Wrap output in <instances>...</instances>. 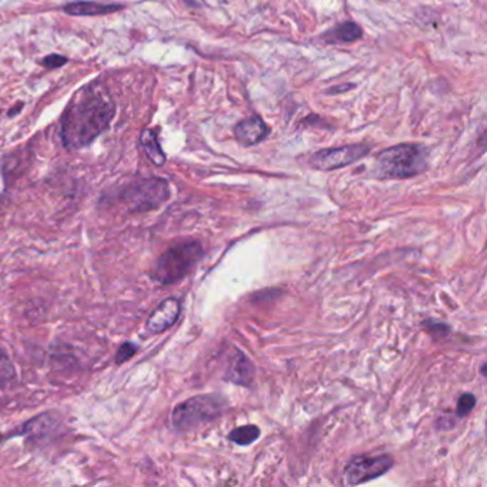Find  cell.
Segmentation results:
<instances>
[{
    "label": "cell",
    "mask_w": 487,
    "mask_h": 487,
    "mask_svg": "<svg viewBox=\"0 0 487 487\" xmlns=\"http://www.w3.org/2000/svg\"><path fill=\"white\" fill-rule=\"evenodd\" d=\"M114 105L107 93L89 85L77 92L60 122L62 141L68 149L89 146L110 124Z\"/></svg>",
    "instance_id": "obj_1"
},
{
    "label": "cell",
    "mask_w": 487,
    "mask_h": 487,
    "mask_svg": "<svg viewBox=\"0 0 487 487\" xmlns=\"http://www.w3.org/2000/svg\"><path fill=\"white\" fill-rule=\"evenodd\" d=\"M427 168V151L414 143H402L378 154L375 173L382 179L413 178Z\"/></svg>",
    "instance_id": "obj_2"
},
{
    "label": "cell",
    "mask_w": 487,
    "mask_h": 487,
    "mask_svg": "<svg viewBox=\"0 0 487 487\" xmlns=\"http://www.w3.org/2000/svg\"><path fill=\"white\" fill-rule=\"evenodd\" d=\"M203 256L199 242H186L161 255L153 269L151 277L161 284H172L183 279Z\"/></svg>",
    "instance_id": "obj_3"
},
{
    "label": "cell",
    "mask_w": 487,
    "mask_h": 487,
    "mask_svg": "<svg viewBox=\"0 0 487 487\" xmlns=\"http://www.w3.org/2000/svg\"><path fill=\"white\" fill-rule=\"evenodd\" d=\"M225 409V400L216 395L195 396L178 405L172 413V423L181 432L216 420Z\"/></svg>",
    "instance_id": "obj_4"
},
{
    "label": "cell",
    "mask_w": 487,
    "mask_h": 487,
    "mask_svg": "<svg viewBox=\"0 0 487 487\" xmlns=\"http://www.w3.org/2000/svg\"><path fill=\"white\" fill-rule=\"evenodd\" d=\"M171 189L165 179H140L123 192V199L133 212H147L159 208L169 199Z\"/></svg>",
    "instance_id": "obj_5"
},
{
    "label": "cell",
    "mask_w": 487,
    "mask_h": 487,
    "mask_svg": "<svg viewBox=\"0 0 487 487\" xmlns=\"http://www.w3.org/2000/svg\"><path fill=\"white\" fill-rule=\"evenodd\" d=\"M393 467V459L386 454L359 456L350 460L343 470L346 486H358L379 478Z\"/></svg>",
    "instance_id": "obj_6"
},
{
    "label": "cell",
    "mask_w": 487,
    "mask_h": 487,
    "mask_svg": "<svg viewBox=\"0 0 487 487\" xmlns=\"http://www.w3.org/2000/svg\"><path fill=\"white\" fill-rule=\"evenodd\" d=\"M370 151V147L362 143L348 144L341 147L323 149L314 153L310 159V166L317 171H335L349 166L360 160Z\"/></svg>",
    "instance_id": "obj_7"
},
{
    "label": "cell",
    "mask_w": 487,
    "mask_h": 487,
    "mask_svg": "<svg viewBox=\"0 0 487 487\" xmlns=\"http://www.w3.org/2000/svg\"><path fill=\"white\" fill-rule=\"evenodd\" d=\"M181 301L175 297H169L161 301L147 317L146 329L150 333H161L172 328L181 316Z\"/></svg>",
    "instance_id": "obj_8"
},
{
    "label": "cell",
    "mask_w": 487,
    "mask_h": 487,
    "mask_svg": "<svg viewBox=\"0 0 487 487\" xmlns=\"http://www.w3.org/2000/svg\"><path fill=\"white\" fill-rule=\"evenodd\" d=\"M225 379L239 386H250L255 379V366L246 355L236 349V352L230 358Z\"/></svg>",
    "instance_id": "obj_9"
},
{
    "label": "cell",
    "mask_w": 487,
    "mask_h": 487,
    "mask_svg": "<svg viewBox=\"0 0 487 487\" xmlns=\"http://www.w3.org/2000/svg\"><path fill=\"white\" fill-rule=\"evenodd\" d=\"M269 134V127L266 123L259 117L253 116L239 122L235 127L236 140L242 146H253L260 143Z\"/></svg>",
    "instance_id": "obj_10"
},
{
    "label": "cell",
    "mask_w": 487,
    "mask_h": 487,
    "mask_svg": "<svg viewBox=\"0 0 487 487\" xmlns=\"http://www.w3.org/2000/svg\"><path fill=\"white\" fill-rule=\"evenodd\" d=\"M120 5H100L95 2H76L63 8V11L70 16H99L113 14L120 11Z\"/></svg>",
    "instance_id": "obj_11"
},
{
    "label": "cell",
    "mask_w": 487,
    "mask_h": 487,
    "mask_svg": "<svg viewBox=\"0 0 487 487\" xmlns=\"http://www.w3.org/2000/svg\"><path fill=\"white\" fill-rule=\"evenodd\" d=\"M140 144L144 149L147 157L151 160V164L156 166H164L166 161V154L161 150L159 140L153 130L144 129L140 134Z\"/></svg>",
    "instance_id": "obj_12"
},
{
    "label": "cell",
    "mask_w": 487,
    "mask_h": 487,
    "mask_svg": "<svg viewBox=\"0 0 487 487\" xmlns=\"http://www.w3.org/2000/svg\"><path fill=\"white\" fill-rule=\"evenodd\" d=\"M360 38H362V29L353 22L342 23L324 35V39H326L328 43H349Z\"/></svg>",
    "instance_id": "obj_13"
},
{
    "label": "cell",
    "mask_w": 487,
    "mask_h": 487,
    "mask_svg": "<svg viewBox=\"0 0 487 487\" xmlns=\"http://www.w3.org/2000/svg\"><path fill=\"white\" fill-rule=\"evenodd\" d=\"M260 436V429L255 424H246L233 429L229 433V440L236 443L237 446H247L252 444Z\"/></svg>",
    "instance_id": "obj_14"
},
{
    "label": "cell",
    "mask_w": 487,
    "mask_h": 487,
    "mask_svg": "<svg viewBox=\"0 0 487 487\" xmlns=\"http://www.w3.org/2000/svg\"><path fill=\"white\" fill-rule=\"evenodd\" d=\"M16 372L11 359L0 350V389H5L15 382Z\"/></svg>",
    "instance_id": "obj_15"
},
{
    "label": "cell",
    "mask_w": 487,
    "mask_h": 487,
    "mask_svg": "<svg viewBox=\"0 0 487 487\" xmlns=\"http://www.w3.org/2000/svg\"><path fill=\"white\" fill-rule=\"evenodd\" d=\"M476 405V397L471 395V393H464L459 397L457 400V407H456V413L459 417H463V416H467L473 407Z\"/></svg>",
    "instance_id": "obj_16"
},
{
    "label": "cell",
    "mask_w": 487,
    "mask_h": 487,
    "mask_svg": "<svg viewBox=\"0 0 487 487\" xmlns=\"http://www.w3.org/2000/svg\"><path fill=\"white\" fill-rule=\"evenodd\" d=\"M137 348L133 345V343H124L120 346V349L117 350V355H116V362L117 363H123L126 360H129L130 358L134 356Z\"/></svg>",
    "instance_id": "obj_17"
},
{
    "label": "cell",
    "mask_w": 487,
    "mask_h": 487,
    "mask_svg": "<svg viewBox=\"0 0 487 487\" xmlns=\"http://www.w3.org/2000/svg\"><path fill=\"white\" fill-rule=\"evenodd\" d=\"M68 63V59L65 56H60V55H49L46 58H43L42 60V65L48 69H58V68H62Z\"/></svg>",
    "instance_id": "obj_18"
},
{
    "label": "cell",
    "mask_w": 487,
    "mask_h": 487,
    "mask_svg": "<svg viewBox=\"0 0 487 487\" xmlns=\"http://www.w3.org/2000/svg\"><path fill=\"white\" fill-rule=\"evenodd\" d=\"M426 324H427V331H429V333H434V332H439V338H443V336H446L449 332H450V329H449V326H447V324H441V323H436V321H433V320H429V321H426Z\"/></svg>",
    "instance_id": "obj_19"
},
{
    "label": "cell",
    "mask_w": 487,
    "mask_h": 487,
    "mask_svg": "<svg viewBox=\"0 0 487 487\" xmlns=\"http://www.w3.org/2000/svg\"><path fill=\"white\" fill-rule=\"evenodd\" d=\"M353 87V85H345V86H336V87H333V89H331V90H328V93L329 95H335L336 92H342V90H349V89H352Z\"/></svg>",
    "instance_id": "obj_20"
},
{
    "label": "cell",
    "mask_w": 487,
    "mask_h": 487,
    "mask_svg": "<svg viewBox=\"0 0 487 487\" xmlns=\"http://www.w3.org/2000/svg\"><path fill=\"white\" fill-rule=\"evenodd\" d=\"M486 368H487V363H483V365H481V369H480V372H481L483 376H486Z\"/></svg>",
    "instance_id": "obj_21"
}]
</instances>
